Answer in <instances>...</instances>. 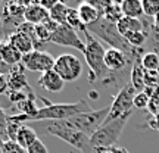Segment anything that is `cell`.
Masks as SVG:
<instances>
[{"label": "cell", "instance_id": "obj_1", "mask_svg": "<svg viewBox=\"0 0 159 153\" xmlns=\"http://www.w3.org/2000/svg\"><path fill=\"white\" fill-rule=\"evenodd\" d=\"M40 100L43 102L44 106L35 112L31 116H24V115H9L11 119L25 124V122H46V121H63L69 119L83 112H90L93 110L91 106L89 105L87 100H78L74 103H53L47 100L46 97H40Z\"/></svg>", "mask_w": 159, "mask_h": 153}, {"label": "cell", "instance_id": "obj_2", "mask_svg": "<svg viewBox=\"0 0 159 153\" xmlns=\"http://www.w3.org/2000/svg\"><path fill=\"white\" fill-rule=\"evenodd\" d=\"M85 35V50H84V59L85 63L90 68L89 74V83L90 84H99L102 79H105L109 75L111 71L105 66V53L106 49L102 46V43L91 35L89 31L84 33Z\"/></svg>", "mask_w": 159, "mask_h": 153}, {"label": "cell", "instance_id": "obj_3", "mask_svg": "<svg viewBox=\"0 0 159 153\" xmlns=\"http://www.w3.org/2000/svg\"><path fill=\"white\" fill-rule=\"evenodd\" d=\"M40 128L43 130L44 134H52V136L61 138L62 142L68 143L69 146L80 150L81 153H96V149L91 146L90 137L74 130L68 128L61 122V121H46L40 124Z\"/></svg>", "mask_w": 159, "mask_h": 153}, {"label": "cell", "instance_id": "obj_4", "mask_svg": "<svg viewBox=\"0 0 159 153\" xmlns=\"http://www.w3.org/2000/svg\"><path fill=\"white\" fill-rule=\"evenodd\" d=\"M87 31L91 35H94L96 38H100L102 41H105L112 49H118V50L124 52L127 55H134V49L127 43V40L122 35L119 34L116 24L108 21L106 18L102 16L100 19H97L94 24L89 25Z\"/></svg>", "mask_w": 159, "mask_h": 153}, {"label": "cell", "instance_id": "obj_5", "mask_svg": "<svg viewBox=\"0 0 159 153\" xmlns=\"http://www.w3.org/2000/svg\"><path fill=\"white\" fill-rule=\"evenodd\" d=\"M109 109L111 108H102L97 109V110H90V112H83L72 116L69 119H63L61 121L65 127L68 128H74V130L83 133L85 136L91 137L96 133L103 124H105V119L109 114Z\"/></svg>", "mask_w": 159, "mask_h": 153}, {"label": "cell", "instance_id": "obj_6", "mask_svg": "<svg viewBox=\"0 0 159 153\" xmlns=\"http://www.w3.org/2000/svg\"><path fill=\"white\" fill-rule=\"evenodd\" d=\"M131 114L125 115L122 118L103 124L99 130L90 137V143L94 149L97 147H116V143L119 142V137L122 134L125 124L128 122Z\"/></svg>", "mask_w": 159, "mask_h": 153}, {"label": "cell", "instance_id": "obj_7", "mask_svg": "<svg viewBox=\"0 0 159 153\" xmlns=\"http://www.w3.org/2000/svg\"><path fill=\"white\" fill-rule=\"evenodd\" d=\"M136 94L137 91L131 83H128L122 90L118 91L114 97L112 105L109 106L111 109H109V114L106 116V119H105V124L131 114L133 108H134V97H136Z\"/></svg>", "mask_w": 159, "mask_h": 153}, {"label": "cell", "instance_id": "obj_8", "mask_svg": "<svg viewBox=\"0 0 159 153\" xmlns=\"http://www.w3.org/2000/svg\"><path fill=\"white\" fill-rule=\"evenodd\" d=\"M53 69L61 75L65 83H74L83 74V62L72 53H63L56 57Z\"/></svg>", "mask_w": 159, "mask_h": 153}, {"label": "cell", "instance_id": "obj_9", "mask_svg": "<svg viewBox=\"0 0 159 153\" xmlns=\"http://www.w3.org/2000/svg\"><path fill=\"white\" fill-rule=\"evenodd\" d=\"M56 57H53L46 50H33L28 55L22 56V65L25 69H28L31 72H49L55 68Z\"/></svg>", "mask_w": 159, "mask_h": 153}, {"label": "cell", "instance_id": "obj_10", "mask_svg": "<svg viewBox=\"0 0 159 153\" xmlns=\"http://www.w3.org/2000/svg\"><path fill=\"white\" fill-rule=\"evenodd\" d=\"M50 43L57 46H65V47H72V49L80 50L81 53H84L85 50V43L80 38L77 31H74L66 24L65 25H59V28L52 34Z\"/></svg>", "mask_w": 159, "mask_h": 153}, {"label": "cell", "instance_id": "obj_11", "mask_svg": "<svg viewBox=\"0 0 159 153\" xmlns=\"http://www.w3.org/2000/svg\"><path fill=\"white\" fill-rule=\"evenodd\" d=\"M24 68L22 63L15 65L12 68V72L7 75V83H9V91H31L33 88L30 87L27 77L24 74ZM7 91V93H9Z\"/></svg>", "mask_w": 159, "mask_h": 153}, {"label": "cell", "instance_id": "obj_12", "mask_svg": "<svg viewBox=\"0 0 159 153\" xmlns=\"http://www.w3.org/2000/svg\"><path fill=\"white\" fill-rule=\"evenodd\" d=\"M39 85L49 93H59L63 90L65 81L61 78V75L55 69H52L49 72L41 74V77L39 78Z\"/></svg>", "mask_w": 159, "mask_h": 153}, {"label": "cell", "instance_id": "obj_13", "mask_svg": "<svg viewBox=\"0 0 159 153\" xmlns=\"http://www.w3.org/2000/svg\"><path fill=\"white\" fill-rule=\"evenodd\" d=\"M49 18H50L49 11H46L43 6H40L39 2H30V5L25 9V15H24L25 22H30L33 25H40V24L46 22Z\"/></svg>", "mask_w": 159, "mask_h": 153}, {"label": "cell", "instance_id": "obj_14", "mask_svg": "<svg viewBox=\"0 0 159 153\" xmlns=\"http://www.w3.org/2000/svg\"><path fill=\"white\" fill-rule=\"evenodd\" d=\"M77 11H78V15L85 27L94 24L97 19H100L103 16L102 12L99 11L91 2H81L78 5V7H77Z\"/></svg>", "mask_w": 159, "mask_h": 153}, {"label": "cell", "instance_id": "obj_15", "mask_svg": "<svg viewBox=\"0 0 159 153\" xmlns=\"http://www.w3.org/2000/svg\"><path fill=\"white\" fill-rule=\"evenodd\" d=\"M6 41L11 46H13V47H15L19 53H22V55H28V53H31V52L34 50V44H33L31 38H30L28 35L19 33V31L11 34L6 38Z\"/></svg>", "mask_w": 159, "mask_h": 153}, {"label": "cell", "instance_id": "obj_16", "mask_svg": "<svg viewBox=\"0 0 159 153\" xmlns=\"http://www.w3.org/2000/svg\"><path fill=\"white\" fill-rule=\"evenodd\" d=\"M119 34L125 37L130 33H137V31H146V24L144 19H137V18H127L124 16L118 24H116Z\"/></svg>", "mask_w": 159, "mask_h": 153}, {"label": "cell", "instance_id": "obj_17", "mask_svg": "<svg viewBox=\"0 0 159 153\" xmlns=\"http://www.w3.org/2000/svg\"><path fill=\"white\" fill-rule=\"evenodd\" d=\"M39 140V137H37V133L33 127H30L27 124H22L21 127V130L18 133V137H16V143L24 149V150H27L30 149L35 142Z\"/></svg>", "mask_w": 159, "mask_h": 153}, {"label": "cell", "instance_id": "obj_18", "mask_svg": "<svg viewBox=\"0 0 159 153\" xmlns=\"http://www.w3.org/2000/svg\"><path fill=\"white\" fill-rule=\"evenodd\" d=\"M121 11H122V15L127 18L142 19L144 16L143 6L140 0H124V2H121Z\"/></svg>", "mask_w": 159, "mask_h": 153}, {"label": "cell", "instance_id": "obj_19", "mask_svg": "<svg viewBox=\"0 0 159 153\" xmlns=\"http://www.w3.org/2000/svg\"><path fill=\"white\" fill-rule=\"evenodd\" d=\"M22 53H19V52L11 46L7 41H5V46H3V62L7 63L9 66H15V65H19V63L22 62Z\"/></svg>", "mask_w": 159, "mask_h": 153}, {"label": "cell", "instance_id": "obj_20", "mask_svg": "<svg viewBox=\"0 0 159 153\" xmlns=\"http://www.w3.org/2000/svg\"><path fill=\"white\" fill-rule=\"evenodd\" d=\"M69 7L63 2H57L56 5L53 6V9L49 12L50 19H53L55 22H57L59 25H65L66 24V16H68Z\"/></svg>", "mask_w": 159, "mask_h": 153}, {"label": "cell", "instance_id": "obj_21", "mask_svg": "<svg viewBox=\"0 0 159 153\" xmlns=\"http://www.w3.org/2000/svg\"><path fill=\"white\" fill-rule=\"evenodd\" d=\"M140 62L144 71L148 72H156L159 66V55H156L155 52H146L142 57H140Z\"/></svg>", "mask_w": 159, "mask_h": 153}, {"label": "cell", "instance_id": "obj_22", "mask_svg": "<svg viewBox=\"0 0 159 153\" xmlns=\"http://www.w3.org/2000/svg\"><path fill=\"white\" fill-rule=\"evenodd\" d=\"M148 33L146 31H137V33H130L124 37L127 43L133 49H144V44L148 43Z\"/></svg>", "mask_w": 159, "mask_h": 153}, {"label": "cell", "instance_id": "obj_23", "mask_svg": "<svg viewBox=\"0 0 159 153\" xmlns=\"http://www.w3.org/2000/svg\"><path fill=\"white\" fill-rule=\"evenodd\" d=\"M103 18H106L108 21L114 24H118L124 15H122V11H121V3H116V2H111L108 5V7L103 12Z\"/></svg>", "mask_w": 159, "mask_h": 153}, {"label": "cell", "instance_id": "obj_24", "mask_svg": "<svg viewBox=\"0 0 159 153\" xmlns=\"http://www.w3.org/2000/svg\"><path fill=\"white\" fill-rule=\"evenodd\" d=\"M66 25L71 27L74 31H80V33H85L87 31V27H85L81 18L78 15V11L74 9V7H69V12H68V16H66Z\"/></svg>", "mask_w": 159, "mask_h": 153}, {"label": "cell", "instance_id": "obj_25", "mask_svg": "<svg viewBox=\"0 0 159 153\" xmlns=\"http://www.w3.org/2000/svg\"><path fill=\"white\" fill-rule=\"evenodd\" d=\"M142 6L144 16L156 18L159 15V0H143Z\"/></svg>", "mask_w": 159, "mask_h": 153}, {"label": "cell", "instance_id": "obj_26", "mask_svg": "<svg viewBox=\"0 0 159 153\" xmlns=\"http://www.w3.org/2000/svg\"><path fill=\"white\" fill-rule=\"evenodd\" d=\"M150 105V96H149L146 91H140L137 93L134 97V108L137 109H146Z\"/></svg>", "mask_w": 159, "mask_h": 153}, {"label": "cell", "instance_id": "obj_27", "mask_svg": "<svg viewBox=\"0 0 159 153\" xmlns=\"http://www.w3.org/2000/svg\"><path fill=\"white\" fill-rule=\"evenodd\" d=\"M31 91H9V93H7V97H9V100H11L13 105H18V103L24 102V100L28 97V94Z\"/></svg>", "mask_w": 159, "mask_h": 153}, {"label": "cell", "instance_id": "obj_28", "mask_svg": "<svg viewBox=\"0 0 159 153\" xmlns=\"http://www.w3.org/2000/svg\"><path fill=\"white\" fill-rule=\"evenodd\" d=\"M7 118L9 115H6L5 110H0V137L7 142Z\"/></svg>", "mask_w": 159, "mask_h": 153}, {"label": "cell", "instance_id": "obj_29", "mask_svg": "<svg viewBox=\"0 0 159 153\" xmlns=\"http://www.w3.org/2000/svg\"><path fill=\"white\" fill-rule=\"evenodd\" d=\"M3 153H27V150H24V149L15 142H6L5 147H3Z\"/></svg>", "mask_w": 159, "mask_h": 153}, {"label": "cell", "instance_id": "obj_30", "mask_svg": "<svg viewBox=\"0 0 159 153\" xmlns=\"http://www.w3.org/2000/svg\"><path fill=\"white\" fill-rule=\"evenodd\" d=\"M27 153H49V150H47V147H46L44 143L39 138V140H37L31 147L27 149Z\"/></svg>", "mask_w": 159, "mask_h": 153}, {"label": "cell", "instance_id": "obj_31", "mask_svg": "<svg viewBox=\"0 0 159 153\" xmlns=\"http://www.w3.org/2000/svg\"><path fill=\"white\" fill-rule=\"evenodd\" d=\"M9 91V83H7V75L0 74V96L6 94Z\"/></svg>", "mask_w": 159, "mask_h": 153}, {"label": "cell", "instance_id": "obj_32", "mask_svg": "<svg viewBox=\"0 0 159 153\" xmlns=\"http://www.w3.org/2000/svg\"><path fill=\"white\" fill-rule=\"evenodd\" d=\"M40 6H43L46 11H49L50 12L52 9H53V6L57 3V0H43V2H39Z\"/></svg>", "mask_w": 159, "mask_h": 153}, {"label": "cell", "instance_id": "obj_33", "mask_svg": "<svg viewBox=\"0 0 159 153\" xmlns=\"http://www.w3.org/2000/svg\"><path fill=\"white\" fill-rule=\"evenodd\" d=\"M3 46H5V41L0 40V62H3Z\"/></svg>", "mask_w": 159, "mask_h": 153}, {"label": "cell", "instance_id": "obj_34", "mask_svg": "<svg viewBox=\"0 0 159 153\" xmlns=\"http://www.w3.org/2000/svg\"><path fill=\"white\" fill-rule=\"evenodd\" d=\"M114 153H128V152H127L125 149L118 147V146H116V147H114Z\"/></svg>", "mask_w": 159, "mask_h": 153}, {"label": "cell", "instance_id": "obj_35", "mask_svg": "<svg viewBox=\"0 0 159 153\" xmlns=\"http://www.w3.org/2000/svg\"><path fill=\"white\" fill-rule=\"evenodd\" d=\"M5 140H3V138H2V137H0V153H3V147H5Z\"/></svg>", "mask_w": 159, "mask_h": 153}, {"label": "cell", "instance_id": "obj_36", "mask_svg": "<svg viewBox=\"0 0 159 153\" xmlns=\"http://www.w3.org/2000/svg\"><path fill=\"white\" fill-rule=\"evenodd\" d=\"M156 74H158V75H159V66H158V71H156Z\"/></svg>", "mask_w": 159, "mask_h": 153}, {"label": "cell", "instance_id": "obj_37", "mask_svg": "<svg viewBox=\"0 0 159 153\" xmlns=\"http://www.w3.org/2000/svg\"><path fill=\"white\" fill-rule=\"evenodd\" d=\"M2 35H5V34H3V33H2V31H0V37H2Z\"/></svg>", "mask_w": 159, "mask_h": 153}]
</instances>
